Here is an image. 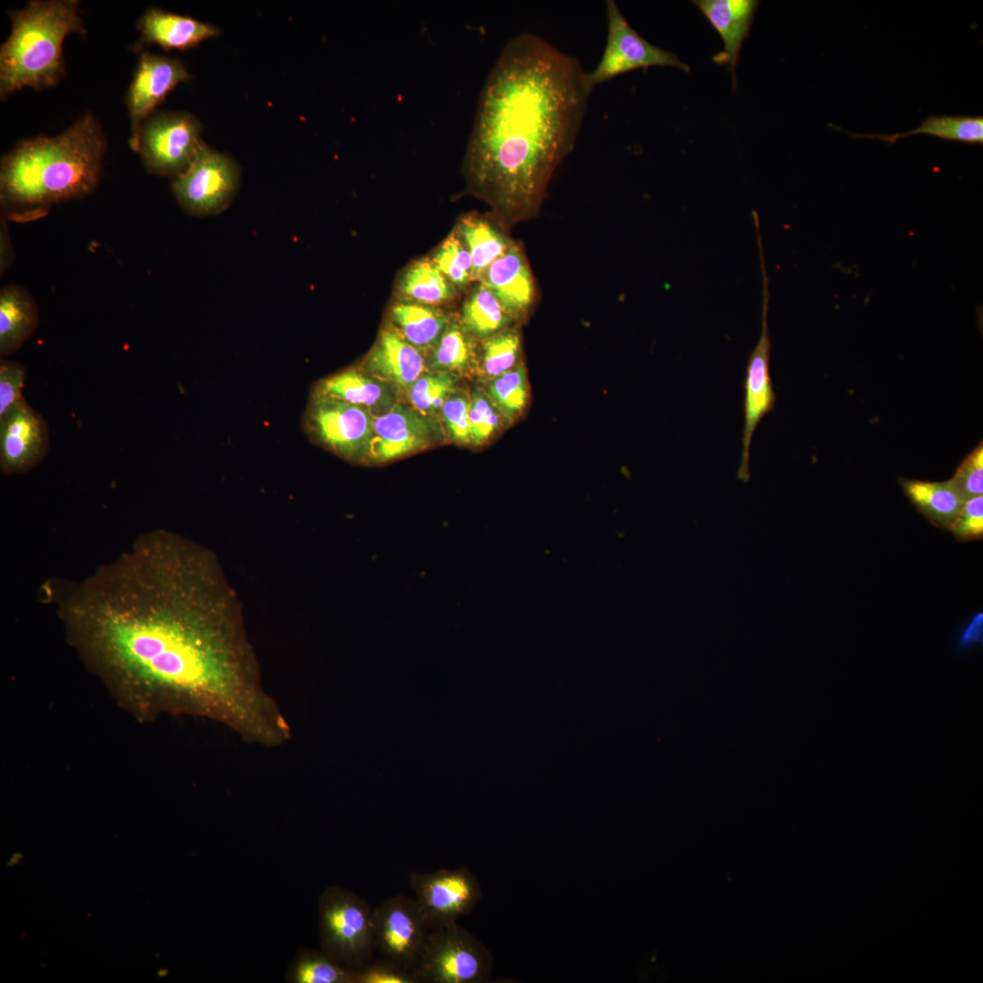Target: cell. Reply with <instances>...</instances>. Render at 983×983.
Returning a JSON list of instances; mask_svg holds the SVG:
<instances>
[{"mask_svg": "<svg viewBox=\"0 0 983 983\" xmlns=\"http://www.w3.org/2000/svg\"><path fill=\"white\" fill-rule=\"evenodd\" d=\"M960 541L980 540L983 536V497L978 495L966 501L949 528Z\"/></svg>", "mask_w": 983, "mask_h": 983, "instance_id": "obj_39", "label": "cell"}, {"mask_svg": "<svg viewBox=\"0 0 983 983\" xmlns=\"http://www.w3.org/2000/svg\"><path fill=\"white\" fill-rule=\"evenodd\" d=\"M764 277L762 328L756 345L748 356L744 380V430L738 476L749 479V456L753 435L762 418L775 409V394L769 372L771 343L767 326L768 290Z\"/></svg>", "mask_w": 983, "mask_h": 983, "instance_id": "obj_15", "label": "cell"}, {"mask_svg": "<svg viewBox=\"0 0 983 983\" xmlns=\"http://www.w3.org/2000/svg\"><path fill=\"white\" fill-rule=\"evenodd\" d=\"M854 137L879 139L889 146L903 137L928 135L968 145L983 144V116L930 115L915 129L891 135H867L845 131Z\"/></svg>", "mask_w": 983, "mask_h": 983, "instance_id": "obj_23", "label": "cell"}, {"mask_svg": "<svg viewBox=\"0 0 983 983\" xmlns=\"http://www.w3.org/2000/svg\"><path fill=\"white\" fill-rule=\"evenodd\" d=\"M499 412L489 397L481 391L473 393L469 410L472 442L482 443L494 433L500 425Z\"/></svg>", "mask_w": 983, "mask_h": 983, "instance_id": "obj_35", "label": "cell"}, {"mask_svg": "<svg viewBox=\"0 0 983 983\" xmlns=\"http://www.w3.org/2000/svg\"><path fill=\"white\" fill-rule=\"evenodd\" d=\"M510 318L498 298L482 284L471 292L461 311L464 330L477 338L500 332Z\"/></svg>", "mask_w": 983, "mask_h": 983, "instance_id": "obj_28", "label": "cell"}, {"mask_svg": "<svg viewBox=\"0 0 983 983\" xmlns=\"http://www.w3.org/2000/svg\"><path fill=\"white\" fill-rule=\"evenodd\" d=\"M608 35L597 66L585 73L588 89H593L619 75L651 66H671L690 71L675 54L660 48L642 37L627 22L616 3L605 2Z\"/></svg>", "mask_w": 983, "mask_h": 983, "instance_id": "obj_10", "label": "cell"}, {"mask_svg": "<svg viewBox=\"0 0 983 983\" xmlns=\"http://www.w3.org/2000/svg\"><path fill=\"white\" fill-rule=\"evenodd\" d=\"M391 392L386 382L360 370H347L319 381L313 393L363 407L377 417L395 406Z\"/></svg>", "mask_w": 983, "mask_h": 983, "instance_id": "obj_21", "label": "cell"}, {"mask_svg": "<svg viewBox=\"0 0 983 983\" xmlns=\"http://www.w3.org/2000/svg\"><path fill=\"white\" fill-rule=\"evenodd\" d=\"M693 4L703 13L724 42V51L714 56L715 63L727 65L735 85V70L743 42L748 37L757 0H694Z\"/></svg>", "mask_w": 983, "mask_h": 983, "instance_id": "obj_19", "label": "cell"}, {"mask_svg": "<svg viewBox=\"0 0 983 983\" xmlns=\"http://www.w3.org/2000/svg\"><path fill=\"white\" fill-rule=\"evenodd\" d=\"M320 949L353 969L375 958L372 908L358 894L327 887L319 898Z\"/></svg>", "mask_w": 983, "mask_h": 983, "instance_id": "obj_5", "label": "cell"}, {"mask_svg": "<svg viewBox=\"0 0 983 983\" xmlns=\"http://www.w3.org/2000/svg\"><path fill=\"white\" fill-rule=\"evenodd\" d=\"M492 967L490 951L456 922L430 931L414 975L418 982L481 983Z\"/></svg>", "mask_w": 983, "mask_h": 983, "instance_id": "obj_6", "label": "cell"}, {"mask_svg": "<svg viewBox=\"0 0 983 983\" xmlns=\"http://www.w3.org/2000/svg\"><path fill=\"white\" fill-rule=\"evenodd\" d=\"M137 28L140 37L132 46L134 51L148 45H157L167 51L187 50L220 34L213 25L156 7L144 12Z\"/></svg>", "mask_w": 983, "mask_h": 983, "instance_id": "obj_17", "label": "cell"}, {"mask_svg": "<svg viewBox=\"0 0 983 983\" xmlns=\"http://www.w3.org/2000/svg\"><path fill=\"white\" fill-rule=\"evenodd\" d=\"M39 322L37 304L29 291L10 284L0 291V355L18 351Z\"/></svg>", "mask_w": 983, "mask_h": 983, "instance_id": "obj_22", "label": "cell"}, {"mask_svg": "<svg viewBox=\"0 0 983 983\" xmlns=\"http://www.w3.org/2000/svg\"><path fill=\"white\" fill-rule=\"evenodd\" d=\"M400 289L405 296L421 304L441 303L454 294L453 285L431 259L413 263L401 277Z\"/></svg>", "mask_w": 983, "mask_h": 983, "instance_id": "obj_29", "label": "cell"}, {"mask_svg": "<svg viewBox=\"0 0 983 983\" xmlns=\"http://www.w3.org/2000/svg\"><path fill=\"white\" fill-rule=\"evenodd\" d=\"M470 400L464 395L451 394L441 408L446 428L451 438L461 443L471 441L469 419Z\"/></svg>", "mask_w": 983, "mask_h": 983, "instance_id": "obj_38", "label": "cell"}, {"mask_svg": "<svg viewBox=\"0 0 983 983\" xmlns=\"http://www.w3.org/2000/svg\"><path fill=\"white\" fill-rule=\"evenodd\" d=\"M434 436V429L425 416L395 404L388 412L374 417L367 458L391 461L428 446Z\"/></svg>", "mask_w": 983, "mask_h": 983, "instance_id": "obj_16", "label": "cell"}, {"mask_svg": "<svg viewBox=\"0 0 983 983\" xmlns=\"http://www.w3.org/2000/svg\"><path fill=\"white\" fill-rule=\"evenodd\" d=\"M286 979L290 983H355V969L321 949L302 948L289 964Z\"/></svg>", "mask_w": 983, "mask_h": 983, "instance_id": "obj_27", "label": "cell"}, {"mask_svg": "<svg viewBox=\"0 0 983 983\" xmlns=\"http://www.w3.org/2000/svg\"><path fill=\"white\" fill-rule=\"evenodd\" d=\"M520 348V338L514 331L498 332L489 337L482 345L484 373L495 378L512 370L517 360Z\"/></svg>", "mask_w": 983, "mask_h": 983, "instance_id": "obj_34", "label": "cell"}, {"mask_svg": "<svg viewBox=\"0 0 983 983\" xmlns=\"http://www.w3.org/2000/svg\"><path fill=\"white\" fill-rule=\"evenodd\" d=\"M355 983H418V980L411 971L380 956L355 969Z\"/></svg>", "mask_w": 983, "mask_h": 983, "instance_id": "obj_37", "label": "cell"}, {"mask_svg": "<svg viewBox=\"0 0 983 983\" xmlns=\"http://www.w3.org/2000/svg\"><path fill=\"white\" fill-rule=\"evenodd\" d=\"M0 226V273L2 275L12 263L14 253L8 233L7 220L2 217Z\"/></svg>", "mask_w": 983, "mask_h": 983, "instance_id": "obj_41", "label": "cell"}, {"mask_svg": "<svg viewBox=\"0 0 983 983\" xmlns=\"http://www.w3.org/2000/svg\"><path fill=\"white\" fill-rule=\"evenodd\" d=\"M590 93L579 61L540 36L522 33L502 48L480 94L463 171L504 222L538 215Z\"/></svg>", "mask_w": 983, "mask_h": 983, "instance_id": "obj_2", "label": "cell"}, {"mask_svg": "<svg viewBox=\"0 0 983 983\" xmlns=\"http://www.w3.org/2000/svg\"><path fill=\"white\" fill-rule=\"evenodd\" d=\"M376 953L415 972L431 931L415 898L395 895L372 909Z\"/></svg>", "mask_w": 983, "mask_h": 983, "instance_id": "obj_11", "label": "cell"}, {"mask_svg": "<svg viewBox=\"0 0 983 983\" xmlns=\"http://www.w3.org/2000/svg\"><path fill=\"white\" fill-rule=\"evenodd\" d=\"M489 398L499 411L507 417L521 413L528 399L524 367L518 366L493 378L489 386Z\"/></svg>", "mask_w": 983, "mask_h": 983, "instance_id": "obj_30", "label": "cell"}, {"mask_svg": "<svg viewBox=\"0 0 983 983\" xmlns=\"http://www.w3.org/2000/svg\"><path fill=\"white\" fill-rule=\"evenodd\" d=\"M202 124L187 112H158L143 124L139 138L142 163L147 172L172 179L183 174L204 143Z\"/></svg>", "mask_w": 983, "mask_h": 983, "instance_id": "obj_7", "label": "cell"}, {"mask_svg": "<svg viewBox=\"0 0 983 983\" xmlns=\"http://www.w3.org/2000/svg\"><path fill=\"white\" fill-rule=\"evenodd\" d=\"M952 486L966 502L973 497L982 495L983 492V448L978 445L970 452L959 467L953 478L949 480Z\"/></svg>", "mask_w": 983, "mask_h": 983, "instance_id": "obj_36", "label": "cell"}, {"mask_svg": "<svg viewBox=\"0 0 983 983\" xmlns=\"http://www.w3.org/2000/svg\"><path fill=\"white\" fill-rule=\"evenodd\" d=\"M454 382L453 377L444 371L420 376L409 390L413 409L423 416L441 410L454 392Z\"/></svg>", "mask_w": 983, "mask_h": 983, "instance_id": "obj_32", "label": "cell"}, {"mask_svg": "<svg viewBox=\"0 0 983 983\" xmlns=\"http://www.w3.org/2000/svg\"><path fill=\"white\" fill-rule=\"evenodd\" d=\"M77 0H34L9 10V36L0 48V98L15 91L56 86L65 76L63 42L71 34L86 35Z\"/></svg>", "mask_w": 983, "mask_h": 983, "instance_id": "obj_4", "label": "cell"}, {"mask_svg": "<svg viewBox=\"0 0 983 983\" xmlns=\"http://www.w3.org/2000/svg\"><path fill=\"white\" fill-rule=\"evenodd\" d=\"M431 261L452 285L461 287L473 280L471 257L458 232L442 242Z\"/></svg>", "mask_w": 983, "mask_h": 983, "instance_id": "obj_31", "label": "cell"}, {"mask_svg": "<svg viewBox=\"0 0 983 983\" xmlns=\"http://www.w3.org/2000/svg\"><path fill=\"white\" fill-rule=\"evenodd\" d=\"M106 149V136L92 112L56 136L21 141L1 159V217L35 221L56 204L91 194L99 184Z\"/></svg>", "mask_w": 983, "mask_h": 983, "instance_id": "obj_3", "label": "cell"}, {"mask_svg": "<svg viewBox=\"0 0 983 983\" xmlns=\"http://www.w3.org/2000/svg\"><path fill=\"white\" fill-rule=\"evenodd\" d=\"M70 638L105 672L143 684L164 707L259 733L265 691L237 594L217 556L178 533L140 534L57 602Z\"/></svg>", "mask_w": 983, "mask_h": 983, "instance_id": "obj_1", "label": "cell"}, {"mask_svg": "<svg viewBox=\"0 0 983 983\" xmlns=\"http://www.w3.org/2000/svg\"><path fill=\"white\" fill-rule=\"evenodd\" d=\"M478 281L492 291L511 317L524 314L533 302L534 282L517 244L493 261Z\"/></svg>", "mask_w": 983, "mask_h": 983, "instance_id": "obj_18", "label": "cell"}, {"mask_svg": "<svg viewBox=\"0 0 983 983\" xmlns=\"http://www.w3.org/2000/svg\"><path fill=\"white\" fill-rule=\"evenodd\" d=\"M370 375L400 390H410L422 375L424 360L416 347L390 329L381 332L365 362Z\"/></svg>", "mask_w": 983, "mask_h": 983, "instance_id": "obj_20", "label": "cell"}, {"mask_svg": "<svg viewBox=\"0 0 983 983\" xmlns=\"http://www.w3.org/2000/svg\"><path fill=\"white\" fill-rule=\"evenodd\" d=\"M49 451L46 420L22 397L0 415V467L5 475L29 471Z\"/></svg>", "mask_w": 983, "mask_h": 983, "instance_id": "obj_14", "label": "cell"}, {"mask_svg": "<svg viewBox=\"0 0 983 983\" xmlns=\"http://www.w3.org/2000/svg\"><path fill=\"white\" fill-rule=\"evenodd\" d=\"M982 642V613L977 614L968 625L961 636V644Z\"/></svg>", "mask_w": 983, "mask_h": 983, "instance_id": "obj_42", "label": "cell"}, {"mask_svg": "<svg viewBox=\"0 0 983 983\" xmlns=\"http://www.w3.org/2000/svg\"><path fill=\"white\" fill-rule=\"evenodd\" d=\"M457 232L471 254L473 280H479L487 268L512 244L490 221L480 216L463 218Z\"/></svg>", "mask_w": 983, "mask_h": 983, "instance_id": "obj_25", "label": "cell"}, {"mask_svg": "<svg viewBox=\"0 0 983 983\" xmlns=\"http://www.w3.org/2000/svg\"><path fill=\"white\" fill-rule=\"evenodd\" d=\"M391 315L403 338L414 347L433 345L446 329L445 317L421 303H399Z\"/></svg>", "mask_w": 983, "mask_h": 983, "instance_id": "obj_26", "label": "cell"}, {"mask_svg": "<svg viewBox=\"0 0 983 983\" xmlns=\"http://www.w3.org/2000/svg\"><path fill=\"white\" fill-rule=\"evenodd\" d=\"M191 78L181 61L142 52L127 89L126 104L131 121L130 148L138 153L144 122L179 83Z\"/></svg>", "mask_w": 983, "mask_h": 983, "instance_id": "obj_13", "label": "cell"}, {"mask_svg": "<svg viewBox=\"0 0 983 983\" xmlns=\"http://www.w3.org/2000/svg\"><path fill=\"white\" fill-rule=\"evenodd\" d=\"M901 484L907 498L924 516L938 528L949 530L965 502L949 481L902 480Z\"/></svg>", "mask_w": 983, "mask_h": 983, "instance_id": "obj_24", "label": "cell"}, {"mask_svg": "<svg viewBox=\"0 0 983 983\" xmlns=\"http://www.w3.org/2000/svg\"><path fill=\"white\" fill-rule=\"evenodd\" d=\"M239 174L232 158L203 143L190 167L172 179V191L188 214L196 217L217 215L233 200Z\"/></svg>", "mask_w": 983, "mask_h": 983, "instance_id": "obj_9", "label": "cell"}, {"mask_svg": "<svg viewBox=\"0 0 983 983\" xmlns=\"http://www.w3.org/2000/svg\"><path fill=\"white\" fill-rule=\"evenodd\" d=\"M472 358V344L465 332L457 326H449L436 342L432 365L439 371L461 370L471 364Z\"/></svg>", "mask_w": 983, "mask_h": 983, "instance_id": "obj_33", "label": "cell"}, {"mask_svg": "<svg viewBox=\"0 0 983 983\" xmlns=\"http://www.w3.org/2000/svg\"><path fill=\"white\" fill-rule=\"evenodd\" d=\"M374 416L369 410L313 393L304 416L307 433L337 455L353 461L367 458Z\"/></svg>", "mask_w": 983, "mask_h": 983, "instance_id": "obj_8", "label": "cell"}, {"mask_svg": "<svg viewBox=\"0 0 983 983\" xmlns=\"http://www.w3.org/2000/svg\"><path fill=\"white\" fill-rule=\"evenodd\" d=\"M409 884L431 930L456 923L481 898L477 878L465 867L411 872Z\"/></svg>", "mask_w": 983, "mask_h": 983, "instance_id": "obj_12", "label": "cell"}, {"mask_svg": "<svg viewBox=\"0 0 983 983\" xmlns=\"http://www.w3.org/2000/svg\"><path fill=\"white\" fill-rule=\"evenodd\" d=\"M26 370L19 362L1 359L0 361V415H3L23 396Z\"/></svg>", "mask_w": 983, "mask_h": 983, "instance_id": "obj_40", "label": "cell"}]
</instances>
